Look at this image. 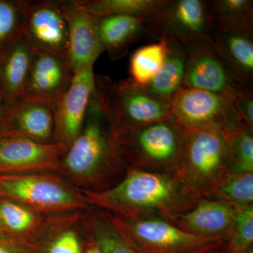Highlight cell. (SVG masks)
I'll use <instances>...</instances> for the list:
<instances>
[{
    "instance_id": "1",
    "label": "cell",
    "mask_w": 253,
    "mask_h": 253,
    "mask_svg": "<svg viewBox=\"0 0 253 253\" xmlns=\"http://www.w3.org/2000/svg\"><path fill=\"white\" fill-rule=\"evenodd\" d=\"M127 168L117 152L116 134L102 91L95 82L80 134L68 146L59 172L86 186L105 191L124 177Z\"/></svg>"
},
{
    "instance_id": "2",
    "label": "cell",
    "mask_w": 253,
    "mask_h": 253,
    "mask_svg": "<svg viewBox=\"0 0 253 253\" xmlns=\"http://www.w3.org/2000/svg\"><path fill=\"white\" fill-rule=\"evenodd\" d=\"M91 207L126 220L158 217L169 220L192 209L199 200L175 175L128 168L124 177L103 191L80 189Z\"/></svg>"
},
{
    "instance_id": "3",
    "label": "cell",
    "mask_w": 253,
    "mask_h": 253,
    "mask_svg": "<svg viewBox=\"0 0 253 253\" xmlns=\"http://www.w3.org/2000/svg\"><path fill=\"white\" fill-rule=\"evenodd\" d=\"M115 134L118 156L126 168L176 174L184 152L187 130L173 116Z\"/></svg>"
},
{
    "instance_id": "4",
    "label": "cell",
    "mask_w": 253,
    "mask_h": 253,
    "mask_svg": "<svg viewBox=\"0 0 253 253\" xmlns=\"http://www.w3.org/2000/svg\"><path fill=\"white\" fill-rule=\"evenodd\" d=\"M0 199L47 215L83 212L91 208L81 190L56 173L0 174Z\"/></svg>"
},
{
    "instance_id": "5",
    "label": "cell",
    "mask_w": 253,
    "mask_h": 253,
    "mask_svg": "<svg viewBox=\"0 0 253 253\" xmlns=\"http://www.w3.org/2000/svg\"><path fill=\"white\" fill-rule=\"evenodd\" d=\"M228 172L226 136L208 129L187 130L180 165L174 174L186 191L197 200L206 197Z\"/></svg>"
},
{
    "instance_id": "6",
    "label": "cell",
    "mask_w": 253,
    "mask_h": 253,
    "mask_svg": "<svg viewBox=\"0 0 253 253\" xmlns=\"http://www.w3.org/2000/svg\"><path fill=\"white\" fill-rule=\"evenodd\" d=\"M109 109L115 132L135 129L167 119L171 103L151 94L129 78L114 81L95 76Z\"/></svg>"
},
{
    "instance_id": "7",
    "label": "cell",
    "mask_w": 253,
    "mask_h": 253,
    "mask_svg": "<svg viewBox=\"0 0 253 253\" xmlns=\"http://www.w3.org/2000/svg\"><path fill=\"white\" fill-rule=\"evenodd\" d=\"M235 97L181 86L171 101V114L187 130L208 129L229 136L242 124Z\"/></svg>"
},
{
    "instance_id": "8",
    "label": "cell",
    "mask_w": 253,
    "mask_h": 253,
    "mask_svg": "<svg viewBox=\"0 0 253 253\" xmlns=\"http://www.w3.org/2000/svg\"><path fill=\"white\" fill-rule=\"evenodd\" d=\"M107 214L120 232L140 253H190L216 242L186 232L164 218L126 220Z\"/></svg>"
},
{
    "instance_id": "9",
    "label": "cell",
    "mask_w": 253,
    "mask_h": 253,
    "mask_svg": "<svg viewBox=\"0 0 253 253\" xmlns=\"http://www.w3.org/2000/svg\"><path fill=\"white\" fill-rule=\"evenodd\" d=\"M186 52L182 86L238 97L253 90L243 85L211 38L182 43Z\"/></svg>"
},
{
    "instance_id": "10",
    "label": "cell",
    "mask_w": 253,
    "mask_h": 253,
    "mask_svg": "<svg viewBox=\"0 0 253 253\" xmlns=\"http://www.w3.org/2000/svg\"><path fill=\"white\" fill-rule=\"evenodd\" d=\"M215 27L211 1L167 0L149 18V36L181 43L210 38Z\"/></svg>"
},
{
    "instance_id": "11",
    "label": "cell",
    "mask_w": 253,
    "mask_h": 253,
    "mask_svg": "<svg viewBox=\"0 0 253 253\" xmlns=\"http://www.w3.org/2000/svg\"><path fill=\"white\" fill-rule=\"evenodd\" d=\"M68 148L62 143L40 142L1 133L0 174L59 172Z\"/></svg>"
},
{
    "instance_id": "12",
    "label": "cell",
    "mask_w": 253,
    "mask_h": 253,
    "mask_svg": "<svg viewBox=\"0 0 253 253\" xmlns=\"http://www.w3.org/2000/svg\"><path fill=\"white\" fill-rule=\"evenodd\" d=\"M24 33L34 51L67 59L69 22L65 1H25Z\"/></svg>"
},
{
    "instance_id": "13",
    "label": "cell",
    "mask_w": 253,
    "mask_h": 253,
    "mask_svg": "<svg viewBox=\"0 0 253 253\" xmlns=\"http://www.w3.org/2000/svg\"><path fill=\"white\" fill-rule=\"evenodd\" d=\"M93 66L74 73L55 106V140L69 146L81 132L95 88Z\"/></svg>"
},
{
    "instance_id": "14",
    "label": "cell",
    "mask_w": 253,
    "mask_h": 253,
    "mask_svg": "<svg viewBox=\"0 0 253 253\" xmlns=\"http://www.w3.org/2000/svg\"><path fill=\"white\" fill-rule=\"evenodd\" d=\"M236 213V208L220 199L203 197L192 209L168 221L194 235L227 242L234 231Z\"/></svg>"
},
{
    "instance_id": "15",
    "label": "cell",
    "mask_w": 253,
    "mask_h": 253,
    "mask_svg": "<svg viewBox=\"0 0 253 253\" xmlns=\"http://www.w3.org/2000/svg\"><path fill=\"white\" fill-rule=\"evenodd\" d=\"M15 134L43 143L55 140V107L44 101L21 97L5 108L0 134Z\"/></svg>"
},
{
    "instance_id": "16",
    "label": "cell",
    "mask_w": 253,
    "mask_h": 253,
    "mask_svg": "<svg viewBox=\"0 0 253 253\" xmlns=\"http://www.w3.org/2000/svg\"><path fill=\"white\" fill-rule=\"evenodd\" d=\"M74 76L67 59L35 51L22 97L56 106Z\"/></svg>"
},
{
    "instance_id": "17",
    "label": "cell",
    "mask_w": 253,
    "mask_h": 253,
    "mask_svg": "<svg viewBox=\"0 0 253 253\" xmlns=\"http://www.w3.org/2000/svg\"><path fill=\"white\" fill-rule=\"evenodd\" d=\"M69 22V45L67 60L76 73L91 67L104 52L96 17L84 11L76 1H65Z\"/></svg>"
},
{
    "instance_id": "18",
    "label": "cell",
    "mask_w": 253,
    "mask_h": 253,
    "mask_svg": "<svg viewBox=\"0 0 253 253\" xmlns=\"http://www.w3.org/2000/svg\"><path fill=\"white\" fill-rule=\"evenodd\" d=\"M34 54L24 33L0 53V89L6 106L22 97Z\"/></svg>"
},
{
    "instance_id": "19",
    "label": "cell",
    "mask_w": 253,
    "mask_h": 253,
    "mask_svg": "<svg viewBox=\"0 0 253 253\" xmlns=\"http://www.w3.org/2000/svg\"><path fill=\"white\" fill-rule=\"evenodd\" d=\"M210 38L238 81L253 90V31L226 29L215 25Z\"/></svg>"
},
{
    "instance_id": "20",
    "label": "cell",
    "mask_w": 253,
    "mask_h": 253,
    "mask_svg": "<svg viewBox=\"0 0 253 253\" xmlns=\"http://www.w3.org/2000/svg\"><path fill=\"white\" fill-rule=\"evenodd\" d=\"M98 33L104 51L112 59L122 57L141 36L149 35V18L131 15L96 17Z\"/></svg>"
},
{
    "instance_id": "21",
    "label": "cell",
    "mask_w": 253,
    "mask_h": 253,
    "mask_svg": "<svg viewBox=\"0 0 253 253\" xmlns=\"http://www.w3.org/2000/svg\"><path fill=\"white\" fill-rule=\"evenodd\" d=\"M81 212L53 216L42 235L35 243V253H83L84 231Z\"/></svg>"
},
{
    "instance_id": "22",
    "label": "cell",
    "mask_w": 253,
    "mask_h": 253,
    "mask_svg": "<svg viewBox=\"0 0 253 253\" xmlns=\"http://www.w3.org/2000/svg\"><path fill=\"white\" fill-rule=\"evenodd\" d=\"M0 216L6 235L34 244L54 215L42 214L14 201L0 199Z\"/></svg>"
},
{
    "instance_id": "23",
    "label": "cell",
    "mask_w": 253,
    "mask_h": 253,
    "mask_svg": "<svg viewBox=\"0 0 253 253\" xmlns=\"http://www.w3.org/2000/svg\"><path fill=\"white\" fill-rule=\"evenodd\" d=\"M82 227L104 253H140L113 224L107 212L91 207L81 217Z\"/></svg>"
},
{
    "instance_id": "24",
    "label": "cell",
    "mask_w": 253,
    "mask_h": 253,
    "mask_svg": "<svg viewBox=\"0 0 253 253\" xmlns=\"http://www.w3.org/2000/svg\"><path fill=\"white\" fill-rule=\"evenodd\" d=\"M186 52L184 44L169 41L165 62L156 77L144 87L160 99L171 103L182 86L185 74Z\"/></svg>"
},
{
    "instance_id": "25",
    "label": "cell",
    "mask_w": 253,
    "mask_h": 253,
    "mask_svg": "<svg viewBox=\"0 0 253 253\" xmlns=\"http://www.w3.org/2000/svg\"><path fill=\"white\" fill-rule=\"evenodd\" d=\"M78 4L95 17L108 15H131L154 17L167 0H78Z\"/></svg>"
},
{
    "instance_id": "26",
    "label": "cell",
    "mask_w": 253,
    "mask_h": 253,
    "mask_svg": "<svg viewBox=\"0 0 253 253\" xmlns=\"http://www.w3.org/2000/svg\"><path fill=\"white\" fill-rule=\"evenodd\" d=\"M169 42L168 40L161 38L156 42L136 49L129 61V79L141 86L151 83L162 68L167 56Z\"/></svg>"
},
{
    "instance_id": "27",
    "label": "cell",
    "mask_w": 253,
    "mask_h": 253,
    "mask_svg": "<svg viewBox=\"0 0 253 253\" xmlns=\"http://www.w3.org/2000/svg\"><path fill=\"white\" fill-rule=\"evenodd\" d=\"M206 197L216 198L236 209L253 206V172L229 171Z\"/></svg>"
},
{
    "instance_id": "28",
    "label": "cell",
    "mask_w": 253,
    "mask_h": 253,
    "mask_svg": "<svg viewBox=\"0 0 253 253\" xmlns=\"http://www.w3.org/2000/svg\"><path fill=\"white\" fill-rule=\"evenodd\" d=\"M215 25L226 29L253 31V1L251 0L211 1Z\"/></svg>"
},
{
    "instance_id": "29",
    "label": "cell",
    "mask_w": 253,
    "mask_h": 253,
    "mask_svg": "<svg viewBox=\"0 0 253 253\" xmlns=\"http://www.w3.org/2000/svg\"><path fill=\"white\" fill-rule=\"evenodd\" d=\"M226 139L229 170L253 172V128L242 123Z\"/></svg>"
},
{
    "instance_id": "30",
    "label": "cell",
    "mask_w": 253,
    "mask_h": 253,
    "mask_svg": "<svg viewBox=\"0 0 253 253\" xmlns=\"http://www.w3.org/2000/svg\"><path fill=\"white\" fill-rule=\"evenodd\" d=\"M25 26V1L0 0V53L24 33Z\"/></svg>"
},
{
    "instance_id": "31",
    "label": "cell",
    "mask_w": 253,
    "mask_h": 253,
    "mask_svg": "<svg viewBox=\"0 0 253 253\" xmlns=\"http://www.w3.org/2000/svg\"><path fill=\"white\" fill-rule=\"evenodd\" d=\"M227 243L231 253H244L253 247V206L236 209L234 231Z\"/></svg>"
},
{
    "instance_id": "32",
    "label": "cell",
    "mask_w": 253,
    "mask_h": 253,
    "mask_svg": "<svg viewBox=\"0 0 253 253\" xmlns=\"http://www.w3.org/2000/svg\"><path fill=\"white\" fill-rule=\"evenodd\" d=\"M0 253H35L34 245L8 235L0 236Z\"/></svg>"
},
{
    "instance_id": "33",
    "label": "cell",
    "mask_w": 253,
    "mask_h": 253,
    "mask_svg": "<svg viewBox=\"0 0 253 253\" xmlns=\"http://www.w3.org/2000/svg\"><path fill=\"white\" fill-rule=\"evenodd\" d=\"M235 105L242 123L253 128V91L236 97Z\"/></svg>"
},
{
    "instance_id": "34",
    "label": "cell",
    "mask_w": 253,
    "mask_h": 253,
    "mask_svg": "<svg viewBox=\"0 0 253 253\" xmlns=\"http://www.w3.org/2000/svg\"><path fill=\"white\" fill-rule=\"evenodd\" d=\"M190 253H231L229 244L226 241H216L206 245Z\"/></svg>"
},
{
    "instance_id": "35",
    "label": "cell",
    "mask_w": 253,
    "mask_h": 253,
    "mask_svg": "<svg viewBox=\"0 0 253 253\" xmlns=\"http://www.w3.org/2000/svg\"><path fill=\"white\" fill-rule=\"evenodd\" d=\"M83 253H104V252L94 241L86 236Z\"/></svg>"
},
{
    "instance_id": "36",
    "label": "cell",
    "mask_w": 253,
    "mask_h": 253,
    "mask_svg": "<svg viewBox=\"0 0 253 253\" xmlns=\"http://www.w3.org/2000/svg\"><path fill=\"white\" fill-rule=\"evenodd\" d=\"M6 106V104L5 102L4 96H3L2 92H1V89H0V123H1V118H2L3 113H4Z\"/></svg>"
},
{
    "instance_id": "37",
    "label": "cell",
    "mask_w": 253,
    "mask_h": 253,
    "mask_svg": "<svg viewBox=\"0 0 253 253\" xmlns=\"http://www.w3.org/2000/svg\"><path fill=\"white\" fill-rule=\"evenodd\" d=\"M6 235L4 232V227H3L2 222H1V216H0V236Z\"/></svg>"
},
{
    "instance_id": "38",
    "label": "cell",
    "mask_w": 253,
    "mask_h": 253,
    "mask_svg": "<svg viewBox=\"0 0 253 253\" xmlns=\"http://www.w3.org/2000/svg\"><path fill=\"white\" fill-rule=\"evenodd\" d=\"M244 253H253V247H251V249H249Z\"/></svg>"
}]
</instances>
